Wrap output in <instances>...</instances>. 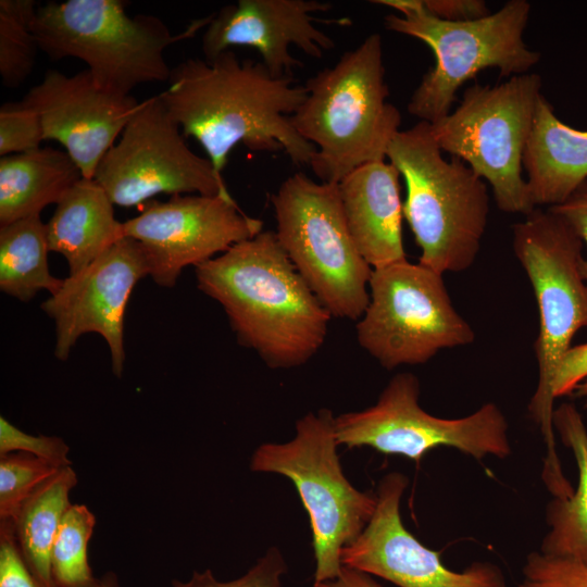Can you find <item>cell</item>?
I'll use <instances>...</instances> for the list:
<instances>
[{"mask_svg": "<svg viewBox=\"0 0 587 587\" xmlns=\"http://www.w3.org/2000/svg\"><path fill=\"white\" fill-rule=\"evenodd\" d=\"M573 395L583 400L584 408L587 410V379L576 387Z\"/></svg>", "mask_w": 587, "mask_h": 587, "instance_id": "f35d334b", "label": "cell"}, {"mask_svg": "<svg viewBox=\"0 0 587 587\" xmlns=\"http://www.w3.org/2000/svg\"><path fill=\"white\" fill-rule=\"evenodd\" d=\"M419 399L417 377L396 374L375 404L335 416L338 446L370 447L415 462L438 447L454 448L476 460L511 454L509 424L496 403H484L463 417L445 419L426 412Z\"/></svg>", "mask_w": 587, "mask_h": 587, "instance_id": "7c38bea8", "label": "cell"}, {"mask_svg": "<svg viewBox=\"0 0 587 587\" xmlns=\"http://www.w3.org/2000/svg\"><path fill=\"white\" fill-rule=\"evenodd\" d=\"M283 250L332 316L357 321L369 300L373 268L348 228L338 184L302 172L271 196Z\"/></svg>", "mask_w": 587, "mask_h": 587, "instance_id": "9c48e42d", "label": "cell"}, {"mask_svg": "<svg viewBox=\"0 0 587 587\" xmlns=\"http://www.w3.org/2000/svg\"><path fill=\"white\" fill-rule=\"evenodd\" d=\"M401 13L385 17L387 29L416 38L435 55L408 104L410 114L435 123L451 112L458 89L489 67L501 76L528 73L540 53L523 40L532 5L510 0L495 13L470 21H446L432 15L423 0H374Z\"/></svg>", "mask_w": 587, "mask_h": 587, "instance_id": "52a82bcc", "label": "cell"}, {"mask_svg": "<svg viewBox=\"0 0 587 587\" xmlns=\"http://www.w3.org/2000/svg\"><path fill=\"white\" fill-rule=\"evenodd\" d=\"M83 177L66 151L51 147L0 159V225L40 215Z\"/></svg>", "mask_w": 587, "mask_h": 587, "instance_id": "7402d4cb", "label": "cell"}, {"mask_svg": "<svg viewBox=\"0 0 587 587\" xmlns=\"http://www.w3.org/2000/svg\"><path fill=\"white\" fill-rule=\"evenodd\" d=\"M89 587H118L117 578L114 574L108 573L101 578H96Z\"/></svg>", "mask_w": 587, "mask_h": 587, "instance_id": "74e56055", "label": "cell"}, {"mask_svg": "<svg viewBox=\"0 0 587 587\" xmlns=\"http://www.w3.org/2000/svg\"><path fill=\"white\" fill-rule=\"evenodd\" d=\"M37 5L33 0L0 1V76L16 88L32 74L40 50L33 28Z\"/></svg>", "mask_w": 587, "mask_h": 587, "instance_id": "484cf974", "label": "cell"}, {"mask_svg": "<svg viewBox=\"0 0 587 587\" xmlns=\"http://www.w3.org/2000/svg\"><path fill=\"white\" fill-rule=\"evenodd\" d=\"M425 9L446 21H470L490 14L483 0H423Z\"/></svg>", "mask_w": 587, "mask_h": 587, "instance_id": "d590c367", "label": "cell"}, {"mask_svg": "<svg viewBox=\"0 0 587 587\" xmlns=\"http://www.w3.org/2000/svg\"><path fill=\"white\" fill-rule=\"evenodd\" d=\"M400 177L390 162L376 161L354 168L338 183L348 228L372 268L407 259Z\"/></svg>", "mask_w": 587, "mask_h": 587, "instance_id": "d6986e66", "label": "cell"}, {"mask_svg": "<svg viewBox=\"0 0 587 587\" xmlns=\"http://www.w3.org/2000/svg\"><path fill=\"white\" fill-rule=\"evenodd\" d=\"M159 93L184 137H193L222 174L239 143L257 152H284L310 165L316 148L302 138L290 116L307 97L294 77H274L260 61L232 50L211 61L190 58L172 67Z\"/></svg>", "mask_w": 587, "mask_h": 587, "instance_id": "6da1fadb", "label": "cell"}, {"mask_svg": "<svg viewBox=\"0 0 587 587\" xmlns=\"http://www.w3.org/2000/svg\"><path fill=\"white\" fill-rule=\"evenodd\" d=\"M540 89L536 73L512 76L496 86L474 84L457 109L429 123L441 151L486 179L497 207L509 214L525 216L536 208L522 173Z\"/></svg>", "mask_w": 587, "mask_h": 587, "instance_id": "30bf717a", "label": "cell"}, {"mask_svg": "<svg viewBox=\"0 0 587 587\" xmlns=\"http://www.w3.org/2000/svg\"><path fill=\"white\" fill-rule=\"evenodd\" d=\"M442 276L407 259L373 268L357 339L383 367L424 364L441 350L475 340Z\"/></svg>", "mask_w": 587, "mask_h": 587, "instance_id": "8fae6325", "label": "cell"}, {"mask_svg": "<svg viewBox=\"0 0 587 587\" xmlns=\"http://www.w3.org/2000/svg\"><path fill=\"white\" fill-rule=\"evenodd\" d=\"M408 477L391 472L380 478L375 511L361 535L341 550L342 565L386 579L398 587H508L492 562L449 570L440 553L427 548L403 525L400 502Z\"/></svg>", "mask_w": 587, "mask_h": 587, "instance_id": "2e32d148", "label": "cell"}, {"mask_svg": "<svg viewBox=\"0 0 587 587\" xmlns=\"http://www.w3.org/2000/svg\"><path fill=\"white\" fill-rule=\"evenodd\" d=\"M287 572L285 559L277 547H271L242 576L221 582L211 570L195 571L188 580L173 579L172 587H282Z\"/></svg>", "mask_w": 587, "mask_h": 587, "instance_id": "4dcf8cb0", "label": "cell"}, {"mask_svg": "<svg viewBox=\"0 0 587 587\" xmlns=\"http://www.w3.org/2000/svg\"><path fill=\"white\" fill-rule=\"evenodd\" d=\"M430 124L399 130L386 158L403 177V217L421 250L419 263L440 274L472 266L489 214L484 180L460 159H444Z\"/></svg>", "mask_w": 587, "mask_h": 587, "instance_id": "5b68a950", "label": "cell"}, {"mask_svg": "<svg viewBox=\"0 0 587 587\" xmlns=\"http://www.w3.org/2000/svg\"><path fill=\"white\" fill-rule=\"evenodd\" d=\"M262 227L232 196L176 195L146 203L123 222V235L140 243L154 283L173 287L186 266L203 264Z\"/></svg>", "mask_w": 587, "mask_h": 587, "instance_id": "5bb4252c", "label": "cell"}, {"mask_svg": "<svg viewBox=\"0 0 587 587\" xmlns=\"http://www.w3.org/2000/svg\"><path fill=\"white\" fill-rule=\"evenodd\" d=\"M513 251L533 287L538 308L535 355L538 380L527 410L546 445L541 478L552 494L571 486L555 447L552 383L562 354L587 328V283L582 275L584 242L561 216L535 208L512 227Z\"/></svg>", "mask_w": 587, "mask_h": 587, "instance_id": "3957f363", "label": "cell"}, {"mask_svg": "<svg viewBox=\"0 0 587 587\" xmlns=\"http://www.w3.org/2000/svg\"><path fill=\"white\" fill-rule=\"evenodd\" d=\"M149 275L138 241L124 237L80 272L63 279L61 288L40 308L54 322V355L66 361L78 338L102 336L112 371L121 377L125 362L124 316L137 283Z\"/></svg>", "mask_w": 587, "mask_h": 587, "instance_id": "9a60e30c", "label": "cell"}, {"mask_svg": "<svg viewBox=\"0 0 587 587\" xmlns=\"http://www.w3.org/2000/svg\"><path fill=\"white\" fill-rule=\"evenodd\" d=\"M46 223L40 215L0 227V289L22 302L40 290L54 295L63 279L49 271Z\"/></svg>", "mask_w": 587, "mask_h": 587, "instance_id": "d4e9b609", "label": "cell"}, {"mask_svg": "<svg viewBox=\"0 0 587 587\" xmlns=\"http://www.w3.org/2000/svg\"><path fill=\"white\" fill-rule=\"evenodd\" d=\"M304 87L307 97L290 120L316 148L309 166L322 183L338 184L365 163L385 161L401 114L387 101L379 34L367 36Z\"/></svg>", "mask_w": 587, "mask_h": 587, "instance_id": "277c9868", "label": "cell"}, {"mask_svg": "<svg viewBox=\"0 0 587 587\" xmlns=\"http://www.w3.org/2000/svg\"><path fill=\"white\" fill-rule=\"evenodd\" d=\"M70 448L57 436L27 434L3 416L0 417V455L25 452L42 459L58 469L71 465Z\"/></svg>", "mask_w": 587, "mask_h": 587, "instance_id": "1f68e13d", "label": "cell"}, {"mask_svg": "<svg viewBox=\"0 0 587 587\" xmlns=\"http://www.w3.org/2000/svg\"><path fill=\"white\" fill-rule=\"evenodd\" d=\"M523 168L536 208L564 202L587 182V129L562 122L542 95L524 151Z\"/></svg>", "mask_w": 587, "mask_h": 587, "instance_id": "ffe728a7", "label": "cell"}, {"mask_svg": "<svg viewBox=\"0 0 587 587\" xmlns=\"http://www.w3.org/2000/svg\"><path fill=\"white\" fill-rule=\"evenodd\" d=\"M311 587H384L372 575L342 565L340 574L329 580L314 584Z\"/></svg>", "mask_w": 587, "mask_h": 587, "instance_id": "8d00e7d4", "label": "cell"}, {"mask_svg": "<svg viewBox=\"0 0 587 587\" xmlns=\"http://www.w3.org/2000/svg\"><path fill=\"white\" fill-rule=\"evenodd\" d=\"M516 587H587V565L574 560L530 552Z\"/></svg>", "mask_w": 587, "mask_h": 587, "instance_id": "f546056e", "label": "cell"}, {"mask_svg": "<svg viewBox=\"0 0 587 587\" xmlns=\"http://www.w3.org/2000/svg\"><path fill=\"white\" fill-rule=\"evenodd\" d=\"M548 209L567 222L587 247V182L564 202ZM580 270L587 283V257L583 259Z\"/></svg>", "mask_w": 587, "mask_h": 587, "instance_id": "e575fe53", "label": "cell"}, {"mask_svg": "<svg viewBox=\"0 0 587 587\" xmlns=\"http://www.w3.org/2000/svg\"><path fill=\"white\" fill-rule=\"evenodd\" d=\"M198 288L224 309L239 345L271 369H291L323 346L332 315L275 232L262 230L196 267Z\"/></svg>", "mask_w": 587, "mask_h": 587, "instance_id": "7a4b0ae2", "label": "cell"}, {"mask_svg": "<svg viewBox=\"0 0 587 587\" xmlns=\"http://www.w3.org/2000/svg\"><path fill=\"white\" fill-rule=\"evenodd\" d=\"M22 101L39 115L45 140L61 143L85 178H93L140 105L133 96L98 87L88 70L72 76L48 70Z\"/></svg>", "mask_w": 587, "mask_h": 587, "instance_id": "e0dca14e", "label": "cell"}, {"mask_svg": "<svg viewBox=\"0 0 587 587\" xmlns=\"http://www.w3.org/2000/svg\"><path fill=\"white\" fill-rule=\"evenodd\" d=\"M76 484L71 465L60 469L30 495L12 521L21 553L41 587H54L51 550Z\"/></svg>", "mask_w": 587, "mask_h": 587, "instance_id": "cb8c5ba5", "label": "cell"}, {"mask_svg": "<svg viewBox=\"0 0 587 587\" xmlns=\"http://www.w3.org/2000/svg\"><path fill=\"white\" fill-rule=\"evenodd\" d=\"M49 251L62 254L74 275L124 238L123 222L93 179L82 177L57 204L46 223Z\"/></svg>", "mask_w": 587, "mask_h": 587, "instance_id": "44dd1931", "label": "cell"}, {"mask_svg": "<svg viewBox=\"0 0 587 587\" xmlns=\"http://www.w3.org/2000/svg\"><path fill=\"white\" fill-rule=\"evenodd\" d=\"M553 428L574 455L578 483L570 497H553L547 504L549 532L539 551L587 565V427L578 409L564 402L554 408Z\"/></svg>", "mask_w": 587, "mask_h": 587, "instance_id": "603a6c76", "label": "cell"}, {"mask_svg": "<svg viewBox=\"0 0 587 587\" xmlns=\"http://www.w3.org/2000/svg\"><path fill=\"white\" fill-rule=\"evenodd\" d=\"M587 379V342L570 346L562 354L552 383L554 399L573 395L576 387Z\"/></svg>", "mask_w": 587, "mask_h": 587, "instance_id": "836d02e7", "label": "cell"}, {"mask_svg": "<svg viewBox=\"0 0 587 587\" xmlns=\"http://www.w3.org/2000/svg\"><path fill=\"white\" fill-rule=\"evenodd\" d=\"M332 9L317 0H238L210 15L202 36L204 60L211 61L234 46L255 49L274 77H292L302 62L290 53L295 46L320 59L335 42L315 24V16Z\"/></svg>", "mask_w": 587, "mask_h": 587, "instance_id": "ac0fdd59", "label": "cell"}, {"mask_svg": "<svg viewBox=\"0 0 587 587\" xmlns=\"http://www.w3.org/2000/svg\"><path fill=\"white\" fill-rule=\"evenodd\" d=\"M0 587H41L21 553L11 521H0Z\"/></svg>", "mask_w": 587, "mask_h": 587, "instance_id": "d6a6232c", "label": "cell"}, {"mask_svg": "<svg viewBox=\"0 0 587 587\" xmlns=\"http://www.w3.org/2000/svg\"><path fill=\"white\" fill-rule=\"evenodd\" d=\"M95 524L96 517L86 505L67 507L51 550L54 587H89L96 580L87 557Z\"/></svg>", "mask_w": 587, "mask_h": 587, "instance_id": "4316f807", "label": "cell"}, {"mask_svg": "<svg viewBox=\"0 0 587 587\" xmlns=\"http://www.w3.org/2000/svg\"><path fill=\"white\" fill-rule=\"evenodd\" d=\"M60 469L25 452L0 457V520L14 521L23 503Z\"/></svg>", "mask_w": 587, "mask_h": 587, "instance_id": "83f0119b", "label": "cell"}, {"mask_svg": "<svg viewBox=\"0 0 587 587\" xmlns=\"http://www.w3.org/2000/svg\"><path fill=\"white\" fill-rule=\"evenodd\" d=\"M179 128L159 95L140 101L93 176L113 204L134 207L160 193L232 196L223 175L187 146Z\"/></svg>", "mask_w": 587, "mask_h": 587, "instance_id": "4fadbf2b", "label": "cell"}, {"mask_svg": "<svg viewBox=\"0 0 587 587\" xmlns=\"http://www.w3.org/2000/svg\"><path fill=\"white\" fill-rule=\"evenodd\" d=\"M337 447L335 416L321 409L297 421L291 440L262 444L250 461L251 471L279 474L295 485L310 521L312 585L340 574L341 550L361 535L376 508V496L358 490L344 474Z\"/></svg>", "mask_w": 587, "mask_h": 587, "instance_id": "ba28073f", "label": "cell"}, {"mask_svg": "<svg viewBox=\"0 0 587 587\" xmlns=\"http://www.w3.org/2000/svg\"><path fill=\"white\" fill-rule=\"evenodd\" d=\"M122 0L49 1L37 7L33 22L39 49L50 59L86 63L96 85L118 95L153 82H167L172 68L164 53L172 43L207 26L210 16L178 35L151 14L129 16Z\"/></svg>", "mask_w": 587, "mask_h": 587, "instance_id": "8992f818", "label": "cell"}, {"mask_svg": "<svg viewBox=\"0 0 587 587\" xmlns=\"http://www.w3.org/2000/svg\"><path fill=\"white\" fill-rule=\"evenodd\" d=\"M45 140L37 112L23 101L7 102L0 108L1 157L24 153L40 148Z\"/></svg>", "mask_w": 587, "mask_h": 587, "instance_id": "f1b7e54d", "label": "cell"}]
</instances>
